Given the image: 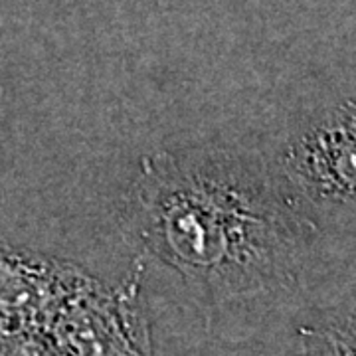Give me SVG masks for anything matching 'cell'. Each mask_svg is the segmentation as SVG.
Instances as JSON below:
<instances>
[{
	"label": "cell",
	"mask_w": 356,
	"mask_h": 356,
	"mask_svg": "<svg viewBox=\"0 0 356 356\" xmlns=\"http://www.w3.org/2000/svg\"><path fill=\"white\" fill-rule=\"evenodd\" d=\"M119 224L143 257L206 303L293 285L315 234L285 177L254 154L218 147L143 156Z\"/></svg>",
	"instance_id": "1"
},
{
	"label": "cell",
	"mask_w": 356,
	"mask_h": 356,
	"mask_svg": "<svg viewBox=\"0 0 356 356\" xmlns=\"http://www.w3.org/2000/svg\"><path fill=\"white\" fill-rule=\"evenodd\" d=\"M283 177L297 194L321 204H356V103L315 117L287 145Z\"/></svg>",
	"instance_id": "2"
},
{
	"label": "cell",
	"mask_w": 356,
	"mask_h": 356,
	"mask_svg": "<svg viewBox=\"0 0 356 356\" xmlns=\"http://www.w3.org/2000/svg\"><path fill=\"white\" fill-rule=\"evenodd\" d=\"M309 337H317L318 343L329 346L327 353H343L356 355V313L331 325L323 331H311Z\"/></svg>",
	"instance_id": "3"
}]
</instances>
